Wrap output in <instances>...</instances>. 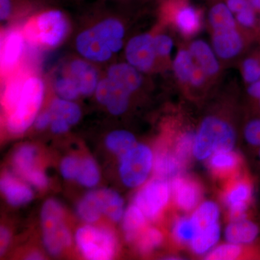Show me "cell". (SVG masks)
Returning <instances> with one entry per match:
<instances>
[{
	"label": "cell",
	"instance_id": "cell-26",
	"mask_svg": "<svg viewBox=\"0 0 260 260\" xmlns=\"http://www.w3.org/2000/svg\"><path fill=\"white\" fill-rule=\"evenodd\" d=\"M80 218L88 223L97 221L103 213L97 190L90 191L84 197L78 206Z\"/></svg>",
	"mask_w": 260,
	"mask_h": 260
},
{
	"label": "cell",
	"instance_id": "cell-40",
	"mask_svg": "<svg viewBox=\"0 0 260 260\" xmlns=\"http://www.w3.org/2000/svg\"><path fill=\"white\" fill-rule=\"evenodd\" d=\"M243 74L246 83L251 84L260 80V64L253 58L246 59L243 63Z\"/></svg>",
	"mask_w": 260,
	"mask_h": 260
},
{
	"label": "cell",
	"instance_id": "cell-15",
	"mask_svg": "<svg viewBox=\"0 0 260 260\" xmlns=\"http://www.w3.org/2000/svg\"><path fill=\"white\" fill-rule=\"evenodd\" d=\"M172 190L178 206L184 210L193 209L201 197L200 186L185 178L174 179L172 181Z\"/></svg>",
	"mask_w": 260,
	"mask_h": 260
},
{
	"label": "cell",
	"instance_id": "cell-35",
	"mask_svg": "<svg viewBox=\"0 0 260 260\" xmlns=\"http://www.w3.org/2000/svg\"><path fill=\"white\" fill-rule=\"evenodd\" d=\"M54 90L59 98L66 100L73 101L81 95L78 85L70 75L58 78L54 82Z\"/></svg>",
	"mask_w": 260,
	"mask_h": 260
},
{
	"label": "cell",
	"instance_id": "cell-16",
	"mask_svg": "<svg viewBox=\"0 0 260 260\" xmlns=\"http://www.w3.org/2000/svg\"><path fill=\"white\" fill-rule=\"evenodd\" d=\"M107 77L119 84L130 93H134L143 83L141 72L129 63H117L109 67Z\"/></svg>",
	"mask_w": 260,
	"mask_h": 260
},
{
	"label": "cell",
	"instance_id": "cell-28",
	"mask_svg": "<svg viewBox=\"0 0 260 260\" xmlns=\"http://www.w3.org/2000/svg\"><path fill=\"white\" fill-rule=\"evenodd\" d=\"M219 215L218 206L212 202H205L193 214L191 220L196 228V232L217 223Z\"/></svg>",
	"mask_w": 260,
	"mask_h": 260
},
{
	"label": "cell",
	"instance_id": "cell-4",
	"mask_svg": "<svg viewBox=\"0 0 260 260\" xmlns=\"http://www.w3.org/2000/svg\"><path fill=\"white\" fill-rule=\"evenodd\" d=\"M25 30V39L44 47L53 48L60 44L68 34V19L61 10H49L32 19Z\"/></svg>",
	"mask_w": 260,
	"mask_h": 260
},
{
	"label": "cell",
	"instance_id": "cell-39",
	"mask_svg": "<svg viewBox=\"0 0 260 260\" xmlns=\"http://www.w3.org/2000/svg\"><path fill=\"white\" fill-rule=\"evenodd\" d=\"M194 138L192 133H188L183 135L178 141L176 155L183 164L190 154L191 149L193 150Z\"/></svg>",
	"mask_w": 260,
	"mask_h": 260
},
{
	"label": "cell",
	"instance_id": "cell-41",
	"mask_svg": "<svg viewBox=\"0 0 260 260\" xmlns=\"http://www.w3.org/2000/svg\"><path fill=\"white\" fill-rule=\"evenodd\" d=\"M80 164L78 158L75 157H67L61 161L60 171L62 177L67 179H76L79 172Z\"/></svg>",
	"mask_w": 260,
	"mask_h": 260
},
{
	"label": "cell",
	"instance_id": "cell-42",
	"mask_svg": "<svg viewBox=\"0 0 260 260\" xmlns=\"http://www.w3.org/2000/svg\"><path fill=\"white\" fill-rule=\"evenodd\" d=\"M244 136L248 143L260 148V119L249 121L244 130Z\"/></svg>",
	"mask_w": 260,
	"mask_h": 260
},
{
	"label": "cell",
	"instance_id": "cell-54",
	"mask_svg": "<svg viewBox=\"0 0 260 260\" xmlns=\"http://www.w3.org/2000/svg\"><path fill=\"white\" fill-rule=\"evenodd\" d=\"M259 158H260V148H259Z\"/></svg>",
	"mask_w": 260,
	"mask_h": 260
},
{
	"label": "cell",
	"instance_id": "cell-52",
	"mask_svg": "<svg viewBox=\"0 0 260 260\" xmlns=\"http://www.w3.org/2000/svg\"><path fill=\"white\" fill-rule=\"evenodd\" d=\"M254 10L260 11V0H248Z\"/></svg>",
	"mask_w": 260,
	"mask_h": 260
},
{
	"label": "cell",
	"instance_id": "cell-27",
	"mask_svg": "<svg viewBox=\"0 0 260 260\" xmlns=\"http://www.w3.org/2000/svg\"><path fill=\"white\" fill-rule=\"evenodd\" d=\"M220 237V228L215 223L211 226L196 232L191 241V248L194 252L203 254L215 245Z\"/></svg>",
	"mask_w": 260,
	"mask_h": 260
},
{
	"label": "cell",
	"instance_id": "cell-51",
	"mask_svg": "<svg viewBox=\"0 0 260 260\" xmlns=\"http://www.w3.org/2000/svg\"><path fill=\"white\" fill-rule=\"evenodd\" d=\"M248 93L251 96L260 99V80L250 84L248 88Z\"/></svg>",
	"mask_w": 260,
	"mask_h": 260
},
{
	"label": "cell",
	"instance_id": "cell-11",
	"mask_svg": "<svg viewBox=\"0 0 260 260\" xmlns=\"http://www.w3.org/2000/svg\"><path fill=\"white\" fill-rule=\"evenodd\" d=\"M25 36L20 30H10L3 37L1 49V68L4 73L15 69L25 49Z\"/></svg>",
	"mask_w": 260,
	"mask_h": 260
},
{
	"label": "cell",
	"instance_id": "cell-8",
	"mask_svg": "<svg viewBox=\"0 0 260 260\" xmlns=\"http://www.w3.org/2000/svg\"><path fill=\"white\" fill-rule=\"evenodd\" d=\"M169 198V185L160 178L148 183L137 194L135 203L145 217L154 219L167 205Z\"/></svg>",
	"mask_w": 260,
	"mask_h": 260
},
{
	"label": "cell",
	"instance_id": "cell-45",
	"mask_svg": "<svg viewBox=\"0 0 260 260\" xmlns=\"http://www.w3.org/2000/svg\"><path fill=\"white\" fill-rule=\"evenodd\" d=\"M26 180L31 183L32 185L35 186L36 187L40 188V189L46 187L48 184L47 177H46L44 172H42V171L38 170V169L34 171V172L27 178Z\"/></svg>",
	"mask_w": 260,
	"mask_h": 260
},
{
	"label": "cell",
	"instance_id": "cell-5",
	"mask_svg": "<svg viewBox=\"0 0 260 260\" xmlns=\"http://www.w3.org/2000/svg\"><path fill=\"white\" fill-rule=\"evenodd\" d=\"M44 244L53 255H57L64 248L71 244L72 237L63 222V210L54 200H48L42 210Z\"/></svg>",
	"mask_w": 260,
	"mask_h": 260
},
{
	"label": "cell",
	"instance_id": "cell-21",
	"mask_svg": "<svg viewBox=\"0 0 260 260\" xmlns=\"http://www.w3.org/2000/svg\"><path fill=\"white\" fill-rule=\"evenodd\" d=\"M103 213L114 221H119L124 213V201L120 195L112 189L97 190Z\"/></svg>",
	"mask_w": 260,
	"mask_h": 260
},
{
	"label": "cell",
	"instance_id": "cell-9",
	"mask_svg": "<svg viewBox=\"0 0 260 260\" xmlns=\"http://www.w3.org/2000/svg\"><path fill=\"white\" fill-rule=\"evenodd\" d=\"M157 54L154 46V37L143 34L132 38L125 48L126 61L141 73L151 69Z\"/></svg>",
	"mask_w": 260,
	"mask_h": 260
},
{
	"label": "cell",
	"instance_id": "cell-3",
	"mask_svg": "<svg viewBox=\"0 0 260 260\" xmlns=\"http://www.w3.org/2000/svg\"><path fill=\"white\" fill-rule=\"evenodd\" d=\"M235 143V133L227 122L215 117H208L200 126L194 138L193 153L198 159L212 154L230 152Z\"/></svg>",
	"mask_w": 260,
	"mask_h": 260
},
{
	"label": "cell",
	"instance_id": "cell-53",
	"mask_svg": "<svg viewBox=\"0 0 260 260\" xmlns=\"http://www.w3.org/2000/svg\"><path fill=\"white\" fill-rule=\"evenodd\" d=\"M42 256L39 252H32L27 257V259H42Z\"/></svg>",
	"mask_w": 260,
	"mask_h": 260
},
{
	"label": "cell",
	"instance_id": "cell-47",
	"mask_svg": "<svg viewBox=\"0 0 260 260\" xmlns=\"http://www.w3.org/2000/svg\"><path fill=\"white\" fill-rule=\"evenodd\" d=\"M225 5L233 13L236 14L251 6L248 0H226Z\"/></svg>",
	"mask_w": 260,
	"mask_h": 260
},
{
	"label": "cell",
	"instance_id": "cell-33",
	"mask_svg": "<svg viewBox=\"0 0 260 260\" xmlns=\"http://www.w3.org/2000/svg\"><path fill=\"white\" fill-rule=\"evenodd\" d=\"M196 62L189 51L180 50L174 61V70L178 79L183 83L189 82Z\"/></svg>",
	"mask_w": 260,
	"mask_h": 260
},
{
	"label": "cell",
	"instance_id": "cell-18",
	"mask_svg": "<svg viewBox=\"0 0 260 260\" xmlns=\"http://www.w3.org/2000/svg\"><path fill=\"white\" fill-rule=\"evenodd\" d=\"M189 52L195 62L202 68L207 75L216 74L219 71V63L215 51L203 40H196L191 43Z\"/></svg>",
	"mask_w": 260,
	"mask_h": 260
},
{
	"label": "cell",
	"instance_id": "cell-34",
	"mask_svg": "<svg viewBox=\"0 0 260 260\" xmlns=\"http://www.w3.org/2000/svg\"><path fill=\"white\" fill-rule=\"evenodd\" d=\"M76 179L80 184L87 187L96 185L100 179V174L97 166L91 158L82 160Z\"/></svg>",
	"mask_w": 260,
	"mask_h": 260
},
{
	"label": "cell",
	"instance_id": "cell-46",
	"mask_svg": "<svg viewBox=\"0 0 260 260\" xmlns=\"http://www.w3.org/2000/svg\"><path fill=\"white\" fill-rule=\"evenodd\" d=\"M206 76L208 75L205 73L204 70L202 69L196 63L194 70L190 75V78H189V83L194 86H200V85L204 83Z\"/></svg>",
	"mask_w": 260,
	"mask_h": 260
},
{
	"label": "cell",
	"instance_id": "cell-7",
	"mask_svg": "<svg viewBox=\"0 0 260 260\" xmlns=\"http://www.w3.org/2000/svg\"><path fill=\"white\" fill-rule=\"evenodd\" d=\"M153 153L148 147L135 145L121 157L119 173L123 182L129 187L143 184L153 167Z\"/></svg>",
	"mask_w": 260,
	"mask_h": 260
},
{
	"label": "cell",
	"instance_id": "cell-44",
	"mask_svg": "<svg viewBox=\"0 0 260 260\" xmlns=\"http://www.w3.org/2000/svg\"><path fill=\"white\" fill-rule=\"evenodd\" d=\"M236 20L239 24L244 27H252L255 23L256 17L255 13H254V10L253 9L252 7L250 6L249 8H246L245 10L239 12L237 14V18Z\"/></svg>",
	"mask_w": 260,
	"mask_h": 260
},
{
	"label": "cell",
	"instance_id": "cell-30",
	"mask_svg": "<svg viewBox=\"0 0 260 260\" xmlns=\"http://www.w3.org/2000/svg\"><path fill=\"white\" fill-rule=\"evenodd\" d=\"M208 19L213 30L236 28V19L233 13L224 3H217L212 7Z\"/></svg>",
	"mask_w": 260,
	"mask_h": 260
},
{
	"label": "cell",
	"instance_id": "cell-20",
	"mask_svg": "<svg viewBox=\"0 0 260 260\" xmlns=\"http://www.w3.org/2000/svg\"><path fill=\"white\" fill-rule=\"evenodd\" d=\"M259 234L256 224L245 220L233 221L225 230V237L232 244H248L252 242Z\"/></svg>",
	"mask_w": 260,
	"mask_h": 260
},
{
	"label": "cell",
	"instance_id": "cell-12",
	"mask_svg": "<svg viewBox=\"0 0 260 260\" xmlns=\"http://www.w3.org/2000/svg\"><path fill=\"white\" fill-rule=\"evenodd\" d=\"M70 75L79 88L81 95H90L95 93L99 84V75L94 66L88 60L74 59L68 68Z\"/></svg>",
	"mask_w": 260,
	"mask_h": 260
},
{
	"label": "cell",
	"instance_id": "cell-29",
	"mask_svg": "<svg viewBox=\"0 0 260 260\" xmlns=\"http://www.w3.org/2000/svg\"><path fill=\"white\" fill-rule=\"evenodd\" d=\"M145 217L144 213L136 205H132L126 210L123 217V229L126 240L133 241L136 238L137 234L144 225Z\"/></svg>",
	"mask_w": 260,
	"mask_h": 260
},
{
	"label": "cell",
	"instance_id": "cell-48",
	"mask_svg": "<svg viewBox=\"0 0 260 260\" xmlns=\"http://www.w3.org/2000/svg\"><path fill=\"white\" fill-rule=\"evenodd\" d=\"M13 13L10 0H0V19L2 21L8 20Z\"/></svg>",
	"mask_w": 260,
	"mask_h": 260
},
{
	"label": "cell",
	"instance_id": "cell-10",
	"mask_svg": "<svg viewBox=\"0 0 260 260\" xmlns=\"http://www.w3.org/2000/svg\"><path fill=\"white\" fill-rule=\"evenodd\" d=\"M95 93L98 102L114 115H120L127 109L131 93L107 77L99 80Z\"/></svg>",
	"mask_w": 260,
	"mask_h": 260
},
{
	"label": "cell",
	"instance_id": "cell-43",
	"mask_svg": "<svg viewBox=\"0 0 260 260\" xmlns=\"http://www.w3.org/2000/svg\"><path fill=\"white\" fill-rule=\"evenodd\" d=\"M154 46L157 56H166L172 52L174 42L169 36L160 34L154 37Z\"/></svg>",
	"mask_w": 260,
	"mask_h": 260
},
{
	"label": "cell",
	"instance_id": "cell-23",
	"mask_svg": "<svg viewBox=\"0 0 260 260\" xmlns=\"http://www.w3.org/2000/svg\"><path fill=\"white\" fill-rule=\"evenodd\" d=\"M37 155V149L29 145H23L15 153L13 162L15 170L25 179L37 170L34 168Z\"/></svg>",
	"mask_w": 260,
	"mask_h": 260
},
{
	"label": "cell",
	"instance_id": "cell-32",
	"mask_svg": "<svg viewBox=\"0 0 260 260\" xmlns=\"http://www.w3.org/2000/svg\"><path fill=\"white\" fill-rule=\"evenodd\" d=\"M25 78L26 77H14L10 80L9 83L7 84L5 87L3 92V106L5 110L8 111L9 114L18 104Z\"/></svg>",
	"mask_w": 260,
	"mask_h": 260
},
{
	"label": "cell",
	"instance_id": "cell-19",
	"mask_svg": "<svg viewBox=\"0 0 260 260\" xmlns=\"http://www.w3.org/2000/svg\"><path fill=\"white\" fill-rule=\"evenodd\" d=\"M48 111L51 120L61 121L70 126L77 124L81 116V111L78 104L61 98L53 100Z\"/></svg>",
	"mask_w": 260,
	"mask_h": 260
},
{
	"label": "cell",
	"instance_id": "cell-2",
	"mask_svg": "<svg viewBox=\"0 0 260 260\" xmlns=\"http://www.w3.org/2000/svg\"><path fill=\"white\" fill-rule=\"evenodd\" d=\"M44 89V82L39 77L25 78L18 104L8 116L7 126L10 133L21 134L35 122L42 107Z\"/></svg>",
	"mask_w": 260,
	"mask_h": 260
},
{
	"label": "cell",
	"instance_id": "cell-36",
	"mask_svg": "<svg viewBox=\"0 0 260 260\" xmlns=\"http://www.w3.org/2000/svg\"><path fill=\"white\" fill-rule=\"evenodd\" d=\"M174 234L177 240L182 242H189L194 238L196 228L191 219H179L174 225Z\"/></svg>",
	"mask_w": 260,
	"mask_h": 260
},
{
	"label": "cell",
	"instance_id": "cell-13",
	"mask_svg": "<svg viewBox=\"0 0 260 260\" xmlns=\"http://www.w3.org/2000/svg\"><path fill=\"white\" fill-rule=\"evenodd\" d=\"M213 50L221 59H232L242 50L243 42L236 28L213 30Z\"/></svg>",
	"mask_w": 260,
	"mask_h": 260
},
{
	"label": "cell",
	"instance_id": "cell-17",
	"mask_svg": "<svg viewBox=\"0 0 260 260\" xmlns=\"http://www.w3.org/2000/svg\"><path fill=\"white\" fill-rule=\"evenodd\" d=\"M0 186L8 203L13 206L27 204L32 200L31 189L11 174H5L2 178Z\"/></svg>",
	"mask_w": 260,
	"mask_h": 260
},
{
	"label": "cell",
	"instance_id": "cell-50",
	"mask_svg": "<svg viewBox=\"0 0 260 260\" xmlns=\"http://www.w3.org/2000/svg\"><path fill=\"white\" fill-rule=\"evenodd\" d=\"M0 237H1V249H0V251H1V254H3L5 252V249L8 247L10 241L9 232L5 228H1Z\"/></svg>",
	"mask_w": 260,
	"mask_h": 260
},
{
	"label": "cell",
	"instance_id": "cell-38",
	"mask_svg": "<svg viewBox=\"0 0 260 260\" xmlns=\"http://www.w3.org/2000/svg\"><path fill=\"white\" fill-rule=\"evenodd\" d=\"M241 248L235 244H225L217 247L206 256V259L232 260L240 255Z\"/></svg>",
	"mask_w": 260,
	"mask_h": 260
},
{
	"label": "cell",
	"instance_id": "cell-37",
	"mask_svg": "<svg viewBox=\"0 0 260 260\" xmlns=\"http://www.w3.org/2000/svg\"><path fill=\"white\" fill-rule=\"evenodd\" d=\"M162 236L161 233L155 229L147 230L140 239L139 249L143 253L150 252L154 248L161 244Z\"/></svg>",
	"mask_w": 260,
	"mask_h": 260
},
{
	"label": "cell",
	"instance_id": "cell-6",
	"mask_svg": "<svg viewBox=\"0 0 260 260\" xmlns=\"http://www.w3.org/2000/svg\"><path fill=\"white\" fill-rule=\"evenodd\" d=\"M76 242L84 256L88 259H112L116 250V240L110 231L85 225L78 229Z\"/></svg>",
	"mask_w": 260,
	"mask_h": 260
},
{
	"label": "cell",
	"instance_id": "cell-24",
	"mask_svg": "<svg viewBox=\"0 0 260 260\" xmlns=\"http://www.w3.org/2000/svg\"><path fill=\"white\" fill-rule=\"evenodd\" d=\"M178 28L186 36H191L200 30V15L195 8L184 6L178 11L176 16Z\"/></svg>",
	"mask_w": 260,
	"mask_h": 260
},
{
	"label": "cell",
	"instance_id": "cell-31",
	"mask_svg": "<svg viewBox=\"0 0 260 260\" xmlns=\"http://www.w3.org/2000/svg\"><path fill=\"white\" fill-rule=\"evenodd\" d=\"M230 152L214 154L210 160V167L214 172L219 175H225L236 170L239 164V158L235 154Z\"/></svg>",
	"mask_w": 260,
	"mask_h": 260
},
{
	"label": "cell",
	"instance_id": "cell-25",
	"mask_svg": "<svg viewBox=\"0 0 260 260\" xmlns=\"http://www.w3.org/2000/svg\"><path fill=\"white\" fill-rule=\"evenodd\" d=\"M107 148L121 157L136 145L134 135L125 130H116L108 135L106 140Z\"/></svg>",
	"mask_w": 260,
	"mask_h": 260
},
{
	"label": "cell",
	"instance_id": "cell-1",
	"mask_svg": "<svg viewBox=\"0 0 260 260\" xmlns=\"http://www.w3.org/2000/svg\"><path fill=\"white\" fill-rule=\"evenodd\" d=\"M124 34L125 30L120 20L105 18L80 32L75 46L84 59L94 62H104L121 50Z\"/></svg>",
	"mask_w": 260,
	"mask_h": 260
},
{
	"label": "cell",
	"instance_id": "cell-49",
	"mask_svg": "<svg viewBox=\"0 0 260 260\" xmlns=\"http://www.w3.org/2000/svg\"><path fill=\"white\" fill-rule=\"evenodd\" d=\"M51 115L49 111L42 113L37 116L35 120V126L38 129H44L51 124Z\"/></svg>",
	"mask_w": 260,
	"mask_h": 260
},
{
	"label": "cell",
	"instance_id": "cell-22",
	"mask_svg": "<svg viewBox=\"0 0 260 260\" xmlns=\"http://www.w3.org/2000/svg\"><path fill=\"white\" fill-rule=\"evenodd\" d=\"M182 164L176 154L174 155L167 151H159L154 160V170L161 179L172 177L179 172Z\"/></svg>",
	"mask_w": 260,
	"mask_h": 260
},
{
	"label": "cell",
	"instance_id": "cell-14",
	"mask_svg": "<svg viewBox=\"0 0 260 260\" xmlns=\"http://www.w3.org/2000/svg\"><path fill=\"white\" fill-rule=\"evenodd\" d=\"M251 194V186L245 181H238L228 189L225 200L230 207V217L233 221L245 218V211Z\"/></svg>",
	"mask_w": 260,
	"mask_h": 260
}]
</instances>
